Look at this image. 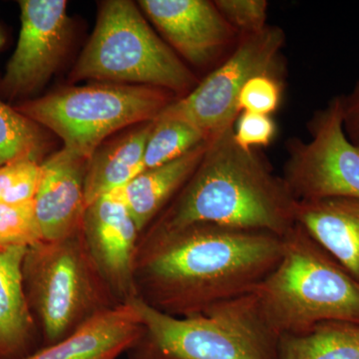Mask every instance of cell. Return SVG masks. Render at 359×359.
<instances>
[{
  "instance_id": "6da1fadb",
  "label": "cell",
  "mask_w": 359,
  "mask_h": 359,
  "mask_svg": "<svg viewBox=\"0 0 359 359\" xmlns=\"http://www.w3.org/2000/svg\"><path fill=\"white\" fill-rule=\"evenodd\" d=\"M283 250L280 236L218 224L145 231L135 261L137 297L170 316H199L256 292Z\"/></svg>"
},
{
  "instance_id": "7a4b0ae2",
  "label": "cell",
  "mask_w": 359,
  "mask_h": 359,
  "mask_svg": "<svg viewBox=\"0 0 359 359\" xmlns=\"http://www.w3.org/2000/svg\"><path fill=\"white\" fill-rule=\"evenodd\" d=\"M233 127L210 139L199 166L145 231L211 224L283 237L294 228L297 201L264 157L238 145Z\"/></svg>"
},
{
  "instance_id": "3957f363",
  "label": "cell",
  "mask_w": 359,
  "mask_h": 359,
  "mask_svg": "<svg viewBox=\"0 0 359 359\" xmlns=\"http://www.w3.org/2000/svg\"><path fill=\"white\" fill-rule=\"evenodd\" d=\"M283 238L280 261L255 292L276 334H302L325 321L359 323V283L299 224Z\"/></svg>"
},
{
  "instance_id": "277c9868",
  "label": "cell",
  "mask_w": 359,
  "mask_h": 359,
  "mask_svg": "<svg viewBox=\"0 0 359 359\" xmlns=\"http://www.w3.org/2000/svg\"><path fill=\"white\" fill-rule=\"evenodd\" d=\"M129 304L142 325L129 359H278L280 335L256 292L185 318L162 313L138 297Z\"/></svg>"
},
{
  "instance_id": "5b68a950",
  "label": "cell",
  "mask_w": 359,
  "mask_h": 359,
  "mask_svg": "<svg viewBox=\"0 0 359 359\" xmlns=\"http://www.w3.org/2000/svg\"><path fill=\"white\" fill-rule=\"evenodd\" d=\"M83 80L146 85L186 95L199 83L195 74L151 28L138 4L108 0L99 4L95 27L70 73Z\"/></svg>"
},
{
  "instance_id": "8992f818",
  "label": "cell",
  "mask_w": 359,
  "mask_h": 359,
  "mask_svg": "<svg viewBox=\"0 0 359 359\" xmlns=\"http://www.w3.org/2000/svg\"><path fill=\"white\" fill-rule=\"evenodd\" d=\"M175 99L158 87L94 82L62 87L14 108L57 135L63 148L88 160L111 135L153 121Z\"/></svg>"
},
{
  "instance_id": "52a82bcc",
  "label": "cell",
  "mask_w": 359,
  "mask_h": 359,
  "mask_svg": "<svg viewBox=\"0 0 359 359\" xmlns=\"http://www.w3.org/2000/svg\"><path fill=\"white\" fill-rule=\"evenodd\" d=\"M28 304L45 346L55 344L97 314L119 306L99 273L81 230L28 248L23 262Z\"/></svg>"
},
{
  "instance_id": "ba28073f",
  "label": "cell",
  "mask_w": 359,
  "mask_h": 359,
  "mask_svg": "<svg viewBox=\"0 0 359 359\" xmlns=\"http://www.w3.org/2000/svg\"><path fill=\"white\" fill-rule=\"evenodd\" d=\"M233 52L186 95L175 99L158 117L176 118L202 131L208 141L235 126L241 90L252 77L278 76L285 34L278 26L240 34Z\"/></svg>"
},
{
  "instance_id": "9c48e42d",
  "label": "cell",
  "mask_w": 359,
  "mask_h": 359,
  "mask_svg": "<svg viewBox=\"0 0 359 359\" xmlns=\"http://www.w3.org/2000/svg\"><path fill=\"white\" fill-rule=\"evenodd\" d=\"M309 139H290L283 179L297 202L359 199V148L344 126L341 98L334 97L308 123Z\"/></svg>"
},
{
  "instance_id": "30bf717a",
  "label": "cell",
  "mask_w": 359,
  "mask_h": 359,
  "mask_svg": "<svg viewBox=\"0 0 359 359\" xmlns=\"http://www.w3.org/2000/svg\"><path fill=\"white\" fill-rule=\"evenodd\" d=\"M20 32L0 77V95L18 103L43 88L65 58L71 40L65 0H20Z\"/></svg>"
},
{
  "instance_id": "8fae6325",
  "label": "cell",
  "mask_w": 359,
  "mask_h": 359,
  "mask_svg": "<svg viewBox=\"0 0 359 359\" xmlns=\"http://www.w3.org/2000/svg\"><path fill=\"white\" fill-rule=\"evenodd\" d=\"M82 236L92 261L116 301L127 304L137 297L135 261L141 233L120 189L86 208Z\"/></svg>"
},
{
  "instance_id": "7c38bea8",
  "label": "cell",
  "mask_w": 359,
  "mask_h": 359,
  "mask_svg": "<svg viewBox=\"0 0 359 359\" xmlns=\"http://www.w3.org/2000/svg\"><path fill=\"white\" fill-rule=\"evenodd\" d=\"M138 6L178 56L197 67L218 58L238 35L214 1L140 0Z\"/></svg>"
},
{
  "instance_id": "4fadbf2b",
  "label": "cell",
  "mask_w": 359,
  "mask_h": 359,
  "mask_svg": "<svg viewBox=\"0 0 359 359\" xmlns=\"http://www.w3.org/2000/svg\"><path fill=\"white\" fill-rule=\"evenodd\" d=\"M87 160L67 149L45 158L34 210L44 241L69 237L81 230L86 202Z\"/></svg>"
},
{
  "instance_id": "5bb4252c",
  "label": "cell",
  "mask_w": 359,
  "mask_h": 359,
  "mask_svg": "<svg viewBox=\"0 0 359 359\" xmlns=\"http://www.w3.org/2000/svg\"><path fill=\"white\" fill-rule=\"evenodd\" d=\"M141 332L138 313L127 302L97 314L65 339L20 359H118L128 353Z\"/></svg>"
},
{
  "instance_id": "9a60e30c",
  "label": "cell",
  "mask_w": 359,
  "mask_h": 359,
  "mask_svg": "<svg viewBox=\"0 0 359 359\" xmlns=\"http://www.w3.org/2000/svg\"><path fill=\"white\" fill-rule=\"evenodd\" d=\"M295 219L359 283V199L297 202Z\"/></svg>"
},
{
  "instance_id": "2e32d148",
  "label": "cell",
  "mask_w": 359,
  "mask_h": 359,
  "mask_svg": "<svg viewBox=\"0 0 359 359\" xmlns=\"http://www.w3.org/2000/svg\"><path fill=\"white\" fill-rule=\"evenodd\" d=\"M208 143L209 141H205L178 159L162 166L144 169L120 189L123 200L141 236L192 176L204 157Z\"/></svg>"
},
{
  "instance_id": "e0dca14e",
  "label": "cell",
  "mask_w": 359,
  "mask_h": 359,
  "mask_svg": "<svg viewBox=\"0 0 359 359\" xmlns=\"http://www.w3.org/2000/svg\"><path fill=\"white\" fill-rule=\"evenodd\" d=\"M26 252L27 248L0 250V359L28 355L34 337V316L23 280Z\"/></svg>"
},
{
  "instance_id": "ac0fdd59",
  "label": "cell",
  "mask_w": 359,
  "mask_h": 359,
  "mask_svg": "<svg viewBox=\"0 0 359 359\" xmlns=\"http://www.w3.org/2000/svg\"><path fill=\"white\" fill-rule=\"evenodd\" d=\"M154 120L142 123L128 133L104 142L87 160L86 208L99 198L122 189L144 170V153Z\"/></svg>"
},
{
  "instance_id": "d6986e66",
  "label": "cell",
  "mask_w": 359,
  "mask_h": 359,
  "mask_svg": "<svg viewBox=\"0 0 359 359\" xmlns=\"http://www.w3.org/2000/svg\"><path fill=\"white\" fill-rule=\"evenodd\" d=\"M278 359H359V323L325 321L308 332L282 334Z\"/></svg>"
},
{
  "instance_id": "ffe728a7",
  "label": "cell",
  "mask_w": 359,
  "mask_h": 359,
  "mask_svg": "<svg viewBox=\"0 0 359 359\" xmlns=\"http://www.w3.org/2000/svg\"><path fill=\"white\" fill-rule=\"evenodd\" d=\"M49 146L44 128L0 99V166L22 159L42 163Z\"/></svg>"
},
{
  "instance_id": "44dd1931",
  "label": "cell",
  "mask_w": 359,
  "mask_h": 359,
  "mask_svg": "<svg viewBox=\"0 0 359 359\" xmlns=\"http://www.w3.org/2000/svg\"><path fill=\"white\" fill-rule=\"evenodd\" d=\"M208 141L199 129L176 118L157 117L144 153V169L178 159Z\"/></svg>"
},
{
  "instance_id": "7402d4cb",
  "label": "cell",
  "mask_w": 359,
  "mask_h": 359,
  "mask_svg": "<svg viewBox=\"0 0 359 359\" xmlns=\"http://www.w3.org/2000/svg\"><path fill=\"white\" fill-rule=\"evenodd\" d=\"M43 241L35 215L34 202H0V250L30 248Z\"/></svg>"
},
{
  "instance_id": "603a6c76",
  "label": "cell",
  "mask_w": 359,
  "mask_h": 359,
  "mask_svg": "<svg viewBox=\"0 0 359 359\" xmlns=\"http://www.w3.org/2000/svg\"><path fill=\"white\" fill-rule=\"evenodd\" d=\"M41 163L22 159L0 166V202H32L39 189Z\"/></svg>"
},
{
  "instance_id": "cb8c5ba5",
  "label": "cell",
  "mask_w": 359,
  "mask_h": 359,
  "mask_svg": "<svg viewBox=\"0 0 359 359\" xmlns=\"http://www.w3.org/2000/svg\"><path fill=\"white\" fill-rule=\"evenodd\" d=\"M282 84L275 75L262 74L252 77L241 90L238 112L271 115L282 101Z\"/></svg>"
},
{
  "instance_id": "d4e9b609",
  "label": "cell",
  "mask_w": 359,
  "mask_h": 359,
  "mask_svg": "<svg viewBox=\"0 0 359 359\" xmlns=\"http://www.w3.org/2000/svg\"><path fill=\"white\" fill-rule=\"evenodd\" d=\"M214 4L238 35L259 32L268 25L266 0H216Z\"/></svg>"
},
{
  "instance_id": "484cf974",
  "label": "cell",
  "mask_w": 359,
  "mask_h": 359,
  "mask_svg": "<svg viewBox=\"0 0 359 359\" xmlns=\"http://www.w3.org/2000/svg\"><path fill=\"white\" fill-rule=\"evenodd\" d=\"M276 134L275 120L271 115L241 112L233 127V138L245 150L268 147Z\"/></svg>"
},
{
  "instance_id": "4316f807",
  "label": "cell",
  "mask_w": 359,
  "mask_h": 359,
  "mask_svg": "<svg viewBox=\"0 0 359 359\" xmlns=\"http://www.w3.org/2000/svg\"><path fill=\"white\" fill-rule=\"evenodd\" d=\"M341 98L344 126L347 137L359 148V78L353 89Z\"/></svg>"
},
{
  "instance_id": "83f0119b",
  "label": "cell",
  "mask_w": 359,
  "mask_h": 359,
  "mask_svg": "<svg viewBox=\"0 0 359 359\" xmlns=\"http://www.w3.org/2000/svg\"><path fill=\"white\" fill-rule=\"evenodd\" d=\"M6 43V35L4 33V30L2 29L1 26H0V52H1L2 49H4V45Z\"/></svg>"
}]
</instances>
